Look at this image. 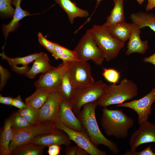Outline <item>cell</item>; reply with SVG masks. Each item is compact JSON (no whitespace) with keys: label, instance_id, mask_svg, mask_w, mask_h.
<instances>
[{"label":"cell","instance_id":"1","mask_svg":"<svg viewBox=\"0 0 155 155\" xmlns=\"http://www.w3.org/2000/svg\"><path fill=\"white\" fill-rule=\"evenodd\" d=\"M98 105L97 101L85 104L78 117L87 133L93 144L97 147L103 145L108 148L114 154H117L119 150L114 142L106 137L101 132L98 126L95 114Z\"/></svg>","mask_w":155,"mask_h":155},{"label":"cell","instance_id":"2","mask_svg":"<svg viewBox=\"0 0 155 155\" xmlns=\"http://www.w3.org/2000/svg\"><path fill=\"white\" fill-rule=\"evenodd\" d=\"M101 119L102 127L105 134L120 139H125L128 131L134 123L133 119L121 109H109L103 108Z\"/></svg>","mask_w":155,"mask_h":155},{"label":"cell","instance_id":"3","mask_svg":"<svg viewBox=\"0 0 155 155\" xmlns=\"http://www.w3.org/2000/svg\"><path fill=\"white\" fill-rule=\"evenodd\" d=\"M137 85L133 81L124 78L118 85L110 84L106 92L98 100V106L103 108L118 104L130 100L138 94Z\"/></svg>","mask_w":155,"mask_h":155},{"label":"cell","instance_id":"4","mask_svg":"<svg viewBox=\"0 0 155 155\" xmlns=\"http://www.w3.org/2000/svg\"><path fill=\"white\" fill-rule=\"evenodd\" d=\"M93 39L103 53L105 59L109 61L115 58L125 46L124 42L113 37L106 27L95 25L90 29Z\"/></svg>","mask_w":155,"mask_h":155},{"label":"cell","instance_id":"5","mask_svg":"<svg viewBox=\"0 0 155 155\" xmlns=\"http://www.w3.org/2000/svg\"><path fill=\"white\" fill-rule=\"evenodd\" d=\"M109 85L102 80L87 86L75 88L70 102L72 109L77 116L85 104L98 101L106 91Z\"/></svg>","mask_w":155,"mask_h":155},{"label":"cell","instance_id":"6","mask_svg":"<svg viewBox=\"0 0 155 155\" xmlns=\"http://www.w3.org/2000/svg\"><path fill=\"white\" fill-rule=\"evenodd\" d=\"M12 128L13 136L9 146L10 153L17 147L29 143L36 136L51 132L57 129L53 125L51 121L39 122L36 125L23 129Z\"/></svg>","mask_w":155,"mask_h":155},{"label":"cell","instance_id":"7","mask_svg":"<svg viewBox=\"0 0 155 155\" xmlns=\"http://www.w3.org/2000/svg\"><path fill=\"white\" fill-rule=\"evenodd\" d=\"M78 59L87 61H92L96 64L101 65L105 57L98 47L89 29L82 36L74 50Z\"/></svg>","mask_w":155,"mask_h":155},{"label":"cell","instance_id":"8","mask_svg":"<svg viewBox=\"0 0 155 155\" xmlns=\"http://www.w3.org/2000/svg\"><path fill=\"white\" fill-rule=\"evenodd\" d=\"M52 121L55 127L64 131L71 140L73 141L77 146L86 150L89 154L107 155L105 151L100 150L93 144L85 129L82 131L71 129L66 127L57 118Z\"/></svg>","mask_w":155,"mask_h":155},{"label":"cell","instance_id":"9","mask_svg":"<svg viewBox=\"0 0 155 155\" xmlns=\"http://www.w3.org/2000/svg\"><path fill=\"white\" fill-rule=\"evenodd\" d=\"M69 62H64L56 67L42 73L34 83L37 88H44L51 92L60 91L62 77L67 70Z\"/></svg>","mask_w":155,"mask_h":155},{"label":"cell","instance_id":"10","mask_svg":"<svg viewBox=\"0 0 155 155\" xmlns=\"http://www.w3.org/2000/svg\"><path fill=\"white\" fill-rule=\"evenodd\" d=\"M68 71L75 88L89 85L94 82L90 65L87 61L77 59L69 62Z\"/></svg>","mask_w":155,"mask_h":155},{"label":"cell","instance_id":"11","mask_svg":"<svg viewBox=\"0 0 155 155\" xmlns=\"http://www.w3.org/2000/svg\"><path fill=\"white\" fill-rule=\"evenodd\" d=\"M155 102V87L147 94L139 99L117 104L116 107H125L133 110L138 115L139 125L148 120L152 113V106Z\"/></svg>","mask_w":155,"mask_h":155},{"label":"cell","instance_id":"12","mask_svg":"<svg viewBox=\"0 0 155 155\" xmlns=\"http://www.w3.org/2000/svg\"><path fill=\"white\" fill-rule=\"evenodd\" d=\"M155 143V124L147 121L140 125L130 137L129 145L130 150H136L143 144Z\"/></svg>","mask_w":155,"mask_h":155},{"label":"cell","instance_id":"13","mask_svg":"<svg viewBox=\"0 0 155 155\" xmlns=\"http://www.w3.org/2000/svg\"><path fill=\"white\" fill-rule=\"evenodd\" d=\"M63 100L60 92H51L40 109L39 122L53 121L57 117Z\"/></svg>","mask_w":155,"mask_h":155},{"label":"cell","instance_id":"14","mask_svg":"<svg viewBox=\"0 0 155 155\" xmlns=\"http://www.w3.org/2000/svg\"><path fill=\"white\" fill-rule=\"evenodd\" d=\"M30 142L45 147L57 144L67 147L71 144V140L66 133L57 128L51 132L36 136Z\"/></svg>","mask_w":155,"mask_h":155},{"label":"cell","instance_id":"15","mask_svg":"<svg viewBox=\"0 0 155 155\" xmlns=\"http://www.w3.org/2000/svg\"><path fill=\"white\" fill-rule=\"evenodd\" d=\"M74 114L70 102L63 99L57 118L66 127L71 129L78 131H84L85 129L80 121Z\"/></svg>","mask_w":155,"mask_h":155},{"label":"cell","instance_id":"16","mask_svg":"<svg viewBox=\"0 0 155 155\" xmlns=\"http://www.w3.org/2000/svg\"><path fill=\"white\" fill-rule=\"evenodd\" d=\"M3 49L2 52L0 53L2 59L6 61L12 70L16 72L24 75L30 69L28 66L29 64L44 53L40 52L23 57L11 58L5 55Z\"/></svg>","mask_w":155,"mask_h":155},{"label":"cell","instance_id":"17","mask_svg":"<svg viewBox=\"0 0 155 155\" xmlns=\"http://www.w3.org/2000/svg\"><path fill=\"white\" fill-rule=\"evenodd\" d=\"M141 29L136 24H133L131 34L127 44V49L125 53L129 56L134 53L144 54L148 48V42L146 40H142L140 37Z\"/></svg>","mask_w":155,"mask_h":155},{"label":"cell","instance_id":"18","mask_svg":"<svg viewBox=\"0 0 155 155\" xmlns=\"http://www.w3.org/2000/svg\"><path fill=\"white\" fill-rule=\"evenodd\" d=\"M21 0H12V4L15 7V11L13 19L9 23L3 25V34L6 39L9 33L13 32L17 28L19 21L25 17L31 15L27 11L23 9L20 6Z\"/></svg>","mask_w":155,"mask_h":155},{"label":"cell","instance_id":"19","mask_svg":"<svg viewBox=\"0 0 155 155\" xmlns=\"http://www.w3.org/2000/svg\"><path fill=\"white\" fill-rule=\"evenodd\" d=\"M56 3L67 13L70 23L72 24L77 18H86L89 15L88 11L78 7L71 0H55Z\"/></svg>","mask_w":155,"mask_h":155},{"label":"cell","instance_id":"20","mask_svg":"<svg viewBox=\"0 0 155 155\" xmlns=\"http://www.w3.org/2000/svg\"><path fill=\"white\" fill-rule=\"evenodd\" d=\"M133 26V23L124 21L110 25L107 28L113 37L124 42L129 38Z\"/></svg>","mask_w":155,"mask_h":155},{"label":"cell","instance_id":"21","mask_svg":"<svg viewBox=\"0 0 155 155\" xmlns=\"http://www.w3.org/2000/svg\"><path fill=\"white\" fill-rule=\"evenodd\" d=\"M49 61L47 54L44 53L34 61L32 67L24 75L29 78L32 79L39 73L47 72L54 67L50 64Z\"/></svg>","mask_w":155,"mask_h":155},{"label":"cell","instance_id":"22","mask_svg":"<svg viewBox=\"0 0 155 155\" xmlns=\"http://www.w3.org/2000/svg\"><path fill=\"white\" fill-rule=\"evenodd\" d=\"M13 136V132L9 118L6 119L0 134V155H10L9 146Z\"/></svg>","mask_w":155,"mask_h":155},{"label":"cell","instance_id":"23","mask_svg":"<svg viewBox=\"0 0 155 155\" xmlns=\"http://www.w3.org/2000/svg\"><path fill=\"white\" fill-rule=\"evenodd\" d=\"M130 18L133 24L140 29L149 27L155 32V15L152 13L139 11L131 14Z\"/></svg>","mask_w":155,"mask_h":155},{"label":"cell","instance_id":"24","mask_svg":"<svg viewBox=\"0 0 155 155\" xmlns=\"http://www.w3.org/2000/svg\"><path fill=\"white\" fill-rule=\"evenodd\" d=\"M51 92L44 88H37L32 94L26 98L25 103L28 106L35 109H40Z\"/></svg>","mask_w":155,"mask_h":155},{"label":"cell","instance_id":"25","mask_svg":"<svg viewBox=\"0 0 155 155\" xmlns=\"http://www.w3.org/2000/svg\"><path fill=\"white\" fill-rule=\"evenodd\" d=\"M124 0H113L114 3V7L103 25L107 27L124 21L125 17L123 7Z\"/></svg>","mask_w":155,"mask_h":155},{"label":"cell","instance_id":"26","mask_svg":"<svg viewBox=\"0 0 155 155\" xmlns=\"http://www.w3.org/2000/svg\"><path fill=\"white\" fill-rule=\"evenodd\" d=\"M45 146L28 143L20 146L11 151L13 155H42Z\"/></svg>","mask_w":155,"mask_h":155},{"label":"cell","instance_id":"27","mask_svg":"<svg viewBox=\"0 0 155 155\" xmlns=\"http://www.w3.org/2000/svg\"><path fill=\"white\" fill-rule=\"evenodd\" d=\"M75 89L70 79L67 70L63 74L61 79L60 92L63 99L70 102L73 96Z\"/></svg>","mask_w":155,"mask_h":155},{"label":"cell","instance_id":"28","mask_svg":"<svg viewBox=\"0 0 155 155\" xmlns=\"http://www.w3.org/2000/svg\"><path fill=\"white\" fill-rule=\"evenodd\" d=\"M39 110L27 106L17 111L30 123L35 125L39 123Z\"/></svg>","mask_w":155,"mask_h":155},{"label":"cell","instance_id":"29","mask_svg":"<svg viewBox=\"0 0 155 155\" xmlns=\"http://www.w3.org/2000/svg\"><path fill=\"white\" fill-rule=\"evenodd\" d=\"M8 118L12 127L14 128L23 129L33 125L28 122L18 111L12 113Z\"/></svg>","mask_w":155,"mask_h":155},{"label":"cell","instance_id":"30","mask_svg":"<svg viewBox=\"0 0 155 155\" xmlns=\"http://www.w3.org/2000/svg\"><path fill=\"white\" fill-rule=\"evenodd\" d=\"M12 0H0V12L2 16H13L15 9L11 5Z\"/></svg>","mask_w":155,"mask_h":155},{"label":"cell","instance_id":"31","mask_svg":"<svg viewBox=\"0 0 155 155\" xmlns=\"http://www.w3.org/2000/svg\"><path fill=\"white\" fill-rule=\"evenodd\" d=\"M120 72L113 68H104L102 75L108 82L115 84L120 78Z\"/></svg>","mask_w":155,"mask_h":155},{"label":"cell","instance_id":"32","mask_svg":"<svg viewBox=\"0 0 155 155\" xmlns=\"http://www.w3.org/2000/svg\"><path fill=\"white\" fill-rule=\"evenodd\" d=\"M38 40L40 44L47 50L52 54L55 52L53 42H52L45 38L43 34L39 32L38 35Z\"/></svg>","mask_w":155,"mask_h":155},{"label":"cell","instance_id":"33","mask_svg":"<svg viewBox=\"0 0 155 155\" xmlns=\"http://www.w3.org/2000/svg\"><path fill=\"white\" fill-rule=\"evenodd\" d=\"M11 75V73L6 68L0 65V90L1 91L6 85Z\"/></svg>","mask_w":155,"mask_h":155},{"label":"cell","instance_id":"34","mask_svg":"<svg viewBox=\"0 0 155 155\" xmlns=\"http://www.w3.org/2000/svg\"><path fill=\"white\" fill-rule=\"evenodd\" d=\"M65 152L67 155H87L88 154L86 150L78 146L67 147Z\"/></svg>","mask_w":155,"mask_h":155},{"label":"cell","instance_id":"35","mask_svg":"<svg viewBox=\"0 0 155 155\" xmlns=\"http://www.w3.org/2000/svg\"><path fill=\"white\" fill-rule=\"evenodd\" d=\"M54 49L55 52L71 55L75 58L78 59L77 55L74 51L70 50L66 47L60 45L56 42H54Z\"/></svg>","mask_w":155,"mask_h":155},{"label":"cell","instance_id":"36","mask_svg":"<svg viewBox=\"0 0 155 155\" xmlns=\"http://www.w3.org/2000/svg\"><path fill=\"white\" fill-rule=\"evenodd\" d=\"M152 146L150 145L143 150L137 151H132L131 150H128L125 153H123V155H155L154 152L151 148Z\"/></svg>","mask_w":155,"mask_h":155},{"label":"cell","instance_id":"37","mask_svg":"<svg viewBox=\"0 0 155 155\" xmlns=\"http://www.w3.org/2000/svg\"><path fill=\"white\" fill-rule=\"evenodd\" d=\"M52 56L55 59H60L64 62H71L77 59L71 55L60 53L55 52L52 54Z\"/></svg>","mask_w":155,"mask_h":155},{"label":"cell","instance_id":"38","mask_svg":"<svg viewBox=\"0 0 155 155\" xmlns=\"http://www.w3.org/2000/svg\"><path fill=\"white\" fill-rule=\"evenodd\" d=\"M12 106L19 109H21L26 107L27 105L22 100L20 95H19L17 97L13 98Z\"/></svg>","mask_w":155,"mask_h":155},{"label":"cell","instance_id":"39","mask_svg":"<svg viewBox=\"0 0 155 155\" xmlns=\"http://www.w3.org/2000/svg\"><path fill=\"white\" fill-rule=\"evenodd\" d=\"M61 147L60 145L54 144L48 146V153L49 155H58L60 154Z\"/></svg>","mask_w":155,"mask_h":155},{"label":"cell","instance_id":"40","mask_svg":"<svg viewBox=\"0 0 155 155\" xmlns=\"http://www.w3.org/2000/svg\"><path fill=\"white\" fill-rule=\"evenodd\" d=\"M13 98L11 96H5L0 95V103L6 105L12 106Z\"/></svg>","mask_w":155,"mask_h":155},{"label":"cell","instance_id":"41","mask_svg":"<svg viewBox=\"0 0 155 155\" xmlns=\"http://www.w3.org/2000/svg\"><path fill=\"white\" fill-rule=\"evenodd\" d=\"M143 61L144 62L151 63L155 66V53L149 57H145Z\"/></svg>","mask_w":155,"mask_h":155},{"label":"cell","instance_id":"42","mask_svg":"<svg viewBox=\"0 0 155 155\" xmlns=\"http://www.w3.org/2000/svg\"><path fill=\"white\" fill-rule=\"evenodd\" d=\"M148 2L146 7V10L148 11L155 7V0H148Z\"/></svg>","mask_w":155,"mask_h":155},{"label":"cell","instance_id":"43","mask_svg":"<svg viewBox=\"0 0 155 155\" xmlns=\"http://www.w3.org/2000/svg\"><path fill=\"white\" fill-rule=\"evenodd\" d=\"M102 0H97L95 9L97 8Z\"/></svg>","mask_w":155,"mask_h":155},{"label":"cell","instance_id":"44","mask_svg":"<svg viewBox=\"0 0 155 155\" xmlns=\"http://www.w3.org/2000/svg\"><path fill=\"white\" fill-rule=\"evenodd\" d=\"M138 3L141 5L145 0H136Z\"/></svg>","mask_w":155,"mask_h":155}]
</instances>
